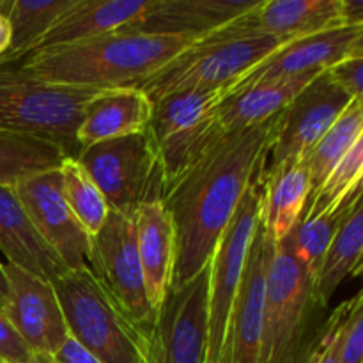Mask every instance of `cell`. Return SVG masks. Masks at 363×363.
<instances>
[{"label":"cell","instance_id":"cell-20","mask_svg":"<svg viewBox=\"0 0 363 363\" xmlns=\"http://www.w3.org/2000/svg\"><path fill=\"white\" fill-rule=\"evenodd\" d=\"M133 222L147 300L152 311H156L172 286L174 259H176L172 218L163 206L162 199H155L142 204L135 211Z\"/></svg>","mask_w":363,"mask_h":363},{"label":"cell","instance_id":"cell-32","mask_svg":"<svg viewBox=\"0 0 363 363\" xmlns=\"http://www.w3.org/2000/svg\"><path fill=\"white\" fill-rule=\"evenodd\" d=\"M38 354L28 347L0 308V363H34Z\"/></svg>","mask_w":363,"mask_h":363},{"label":"cell","instance_id":"cell-30","mask_svg":"<svg viewBox=\"0 0 363 363\" xmlns=\"http://www.w3.org/2000/svg\"><path fill=\"white\" fill-rule=\"evenodd\" d=\"M363 176V138L350 149L346 156L333 167L321 186L308 197L301 218L321 215L340 208L362 191Z\"/></svg>","mask_w":363,"mask_h":363},{"label":"cell","instance_id":"cell-11","mask_svg":"<svg viewBox=\"0 0 363 363\" xmlns=\"http://www.w3.org/2000/svg\"><path fill=\"white\" fill-rule=\"evenodd\" d=\"M13 188L34 229L66 269L89 268L92 236L64 199L59 169L32 174Z\"/></svg>","mask_w":363,"mask_h":363},{"label":"cell","instance_id":"cell-10","mask_svg":"<svg viewBox=\"0 0 363 363\" xmlns=\"http://www.w3.org/2000/svg\"><path fill=\"white\" fill-rule=\"evenodd\" d=\"M89 269L135 326L149 323L155 311L145 291L133 216L108 213L101 229L91 238Z\"/></svg>","mask_w":363,"mask_h":363},{"label":"cell","instance_id":"cell-4","mask_svg":"<svg viewBox=\"0 0 363 363\" xmlns=\"http://www.w3.org/2000/svg\"><path fill=\"white\" fill-rule=\"evenodd\" d=\"M286 39L257 34H236L227 27L211 32L142 82L151 101L188 89H227L230 92L245 74L286 45Z\"/></svg>","mask_w":363,"mask_h":363},{"label":"cell","instance_id":"cell-38","mask_svg":"<svg viewBox=\"0 0 363 363\" xmlns=\"http://www.w3.org/2000/svg\"><path fill=\"white\" fill-rule=\"evenodd\" d=\"M7 282H6V273H4V264L0 262V307H2L4 296H6Z\"/></svg>","mask_w":363,"mask_h":363},{"label":"cell","instance_id":"cell-33","mask_svg":"<svg viewBox=\"0 0 363 363\" xmlns=\"http://www.w3.org/2000/svg\"><path fill=\"white\" fill-rule=\"evenodd\" d=\"M326 74L342 89L346 94H350L353 99H362L363 96V53L351 55L340 62L333 64L330 69H326Z\"/></svg>","mask_w":363,"mask_h":363},{"label":"cell","instance_id":"cell-24","mask_svg":"<svg viewBox=\"0 0 363 363\" xmlns=\"http://www.w3.org/2000/svg\"><path fill=\"white\" fill-rule=\"evenodd\" d=\"M363 254V202L354 201L350 213L337 229L321 266L314 277V287L325 305L346 279L362 272Z\"/></svg>","mask_w":363,"mask_h":363},{"label":"cell","instance_id":"cell-3","mask_svg":"<svg viewBox=\"0 0 363 363\" xmlns=\"http://www.w3.org/2000/svg\"><path fill=\"white\" fill-rule=\"evenodd\" d=\"M96 92L45 84L21 67L0 66V133L52 142L77 158V128Z\"/></svg>","mask_w":363,"mask_h":363},{"label":"cell","instance_id":"cell-27","mask_svg":"<svg viewBox=\"0 0 363 363\" xmlns=\"http://www.w3.org/2000/svg\"><path fill=\"white\" fill-rule=\"evenodd\" d=\"M66 152L52 142L0 133V183L13 186L23 177L59 169Z\"/></svg>","mask_w":363,"mask_h":363},{"label":"cell","instance_id":"cell-7","mask_svg":"<svg viewBox=\"0 0 363 363\" xmlns=\"http://www.w3.org/2000/svg\"><path fill=\"white\" fill-rule=\"evenodd\" d=\"M209 264L183 286H170L138 328V363H206Z\"/></svg>","mask_w":363,"mask_h":363},{"label":"cell","instance_id":"cell-29","mask_svg":"<svg viewBox=\"0 0 363 363\" xmlns=\"http://www.w3.org/2000/svg\"><path fill=\"white\" fill-rule=\"evenodd\" d=\"M62 179V194L67 206L91 236H94L105 223L110 208L101 190L96 186L77 158L66 156L59 167Z\"/></svg>","mask_w":363,"mask_h":363},{"label":"cell","instance_id":"cell-8","mask_svg":"<svg viewBox=\"0 0 363 363\" xmlns=\"http://www.w3.org/2000/svg\"><path fill=\"white\" fill-rule=\"evenodd\" d=\"M227 96V89H188L152 101L147 133L158 156L163 186L225 133L215 110Z\"/></svg>","mask_w":363,"mask_h":363},{"label":"cell","instance_id":"cell-28","mask_svg":"<svg viewBox=\"0 0 363 363\" xmlns=\"http://www.w3.org/2000/svg\"><path fill=\"white\" fill-rule=\"evenodd\" d=\"M360 197L362 191L354 195L351 201H347L346 204L340 206V208L321 213V215L308 216V218H300L294 229L291 230L289 236H287L296 259L314 277L318 273L319 266H321L323 257H325L337 229L342 223V220L346 218L354 201H358Z\"/></svg>","mask_w":363,"mask_h":363},{"label":"cell","instance_id":"cell-36","mask_svg":"<svg viewBox=\"0 0 363 363\" xmlns=\"http://www.w3.org/2000/svg\"><path fill=\"white\" fill-rule=\"evenodd\" d=\"M339 13L342 27H363L362 0H340Z\"/></svg>","mask_w":363,"mask_h":363},{"label":"cell","instance_id":"cell-18","mask_svg":"<svg viewBox=\"0 0 363 363\" xmlns=\"http://www.w3.org/2000/svg\"><path fill=\"white\" fill-rule=\"evenodd\" d=\"M261 0H151L133 30L208 35L254 9Z\"/></svg>","mask_w":363,"mask_h":363},{"label":"cell","instance_id":"cell-16","mask_svg":"<svg viewBox=\"0 0 363 363\" xmlns=\"http://www.w3.org/2000/svg\"><path fill=\"white\" fill-rule=\"evenodd\" d=\"M339 4L340 0H261L254 9L225 27L236 34L272 35L294 41L342 27Z\"/></svg>","mask_w":363,"mask_h":363},{"label":"cell","instance_id":"cell-2","mask_svg":"<svg viewBox=\"0 0 363 363\" xmlns=\"http://www.w3.org/2000/svg\"><path fill=\"white\" fill-rule=\"evenodd\" d=\"M206 35L110 32L87 41L35 50L20 67L45 84L77 89L137 87Z\"/></svg>","mask_w":363,"mask_h":363},{"label":"cell","instance_id":"cell-34","mask_svg":"<svg viewBox=\"0 0 363 363\" xmlns=\"http://www.w3.org/2000/svg\"><path fill=\"white\" fill-rule=\"evenodd\" d=\"M347 312H350V301H344V303H340L330 314L328 330H326V335L323 339L321 347H319L318 354H315L312 363H339L340 339H342V330L347 318Z\"/></svg>","mask_w":363,"mask_h":363},{"label":"cell","instance_id":"cell-17","mask_svg":"<svg viewBox=\"0 0 363 363\" xmlns=\"http://www.w3.org/2000/svg\"><path fill=\"white\" fill-rule=\"evenodd\" d=\"M152 116V101L140 87H112L96 92L85 105L77 128L80 151L110 138L144 133Z\"/></svg>","mask_w":363,"mask_h":363},{"label":"cell","instance_id":"cell-14","mask_svg":"<svg viewBox=\"0 0 363 363\" xmlns=\"http://www.w3.org/2000/svg\"><path fill=\"white\" fill-rule=\"evenodd\" d=\"M7 291L2 312L35 354H48L60 346L67 326L52 282L18 266L4 264Z\"/></svg>","mask_w":363,"mask_h":363},{"label":"cell","instance_id":"cell-39","mask_svg":"<svg viewBox=\"0 0 363 363\" xmlns=\"http://www.w3.org/2000/svg\"><path fill=\"white\" fill-rule=\"evenodd\" d=\"M34 363H55V362H53V358L48 357V354H38V358H35Z\"/></svg>","mask_w":363,"mask_h":363},{"label":"cell","instance_id":"cell-9","mask_svg":"<svg viewBox=\"0 0 363 363\" xmlns=\"http://www.w3.org/2000/svg\"><path fill=\"white\" fill-rule=\"evenodd\" d=\"M262 209V174L241 199L229 225L216 243L209 262L208 351L206 363L222 362L230 307L243 277L248 250L255 236Z\"/></svg>","mask_w":363,"mask_h":363},{"label":"cell","instance_id":"cell-23","mask_svg":"<svg viewBox=\"0 0 363 363\" xmlns=\"http://www.w3.org/2000/svg\"><path fill=\"white\" fill-rule=\"evenodd\" d=\"M319 74L282 78L262 82L240 92L227 96L218 103L215 113L225 133L245 130L269 121L286 110V106Z\"/></svg>","mask_w":363,"mask_h":363},{"label":"cell","instance_id":"cell-37","mask_svg":"<svg viewBox=\"0 0 363 363\" xmlns=\"http://www.w3.org/2000/svg\"><path fill=\"white\" fill-rule=\"evenodd\" d=\"M11 39H13V30H11L9 18L0 13V57L9 50Z\"/></svg>","mask_w":363,"mask_h":363},{"label":"cell","instance_id":"cell-26","mask_svg":"<svg viewBox=\"0 0 363 363\" xmlns=\"http://www.w3.org/2000/svg\"><path fill=\"white\" fill-rule=\"evenodd\" d=\"M363 138V106L362 99H354L346 112L335 121L332 128L319 138L314 147L303 156L311 177V195L326 179L333 167L350 152V149Z\"/></svg>","mask_w":363,"mask_h":363},{"label":"cell","instance_id":"cell-25","mask_svg":"<svg viewBox=\"0 0 363 363\" xmlns=\"http://www.w3.org/2000/svg\"><path fill=\"white\" fill-rule=\"evenodd\" d=\"M73 4L74 0H4V14L11 21L13 39L9 50L0 57V66H14L30 55L48 28Z\"/></svg>","mask_w":363,"mask_h":363},{"label":"cell","instance_id":"cell-40","mask_svg":"<svg viewBox=\"0 0 363 363\" xmlns=\"http://www.w3.org/2000/svg\"><path fill=\"white\" fill-rule=\"evenodd\" d=\"M220 363H229V362H227V360H225V358H222V362H220Z\"/></svg>","mask_w":363,"mask_h":363},{"label":"cell","instance_id":"cell-19","mask_svg":"<svg viewBox=\"0 0 363 363\" xmlns=\"http://www.w3.org/2000/svg\"><path fill=\"white\" fill-rule=\"evenodd\" d=\"M151 0H74L48 28L35 50L87 41L131 28L142 20ZM34 50V52H35Z\"/></svg>","mask_w":363,"mask_h":363},{"label":"cell","instance_id":"cell-12","mask_svg":"<svg viewBox=\"0 0 363 363\" xmlns=\"http://www.w3.org/2000/svg\"><path fill=\"white\" fill-rule=\"evenodd\" d=\"M354 99L325 73L315 77L280 113L275 140L262 172L303 158Z\"/></svg>","mask_w":363,"mask_h":363},{"label":"cell","instance_id":"cell-35","mask_svg":"<svg viewBox=\"0 0 363 363\" xmlns=\"http://www.w3.org/2000/svg\"><path fill=\"white\" fill-rule=\"evenodd\" d=\"M52 358L55 363H101L87 347L74 340L69 333L60 342V346L53 351Z\"/></svg>","mask_w":363,"mask_h":363},{"label":"cell","instance_id":"cell-21","mask_svg":"<svg viewBox=\"0 0 363 363\" xmlns=\"http://www.w3.org/2000/svg\"><path fill=\"white\" fill-rule=\"evenodd\" d=\"M0 250L9 264L52 282L66 272L48 245L41 240L21 206L16 191L0 183Z\"/></svg>","mask_w":363,"mask_h":363},{"label":"cell","instance_id":"cell-31","mask_svg":"<svg viewBox=\"0 0 363 363\" xmlns=\"http://www.w3.org/2000/svg\"><path fill=\"white\" fill-rule=\"evenodd\" d=\"M363 360V294L350 300V312L340 339L339 363H362Z\"/></svg>","mask_w":363,"mask_h":363},{"label":"cell","instance_id":"cell-6","mask_svg":"<svg viewBox=\"0 0 363 363\" xmlns=\"http://www.w3.org/2000/svg\"><path fill=\"white\" fill-rule=\"evenodd\" d=\"M77 160L101 190L110 211L133 216L142 204L162 199V169L147 130L89 145Z\"/></svg>","mask_w":363,"mask_h":363},{"label":"cell","instance_id":"cell-13","mask_svg":"<svg viewBox=\"0 0 363 363\" xmlns=\"http://www.w3.org/2000/svg\"><path fill=\"white\" fill-rule=\"evenodd\" d=\"M277 243L259 222L243 277L230 307L222 358L229 363H257L268 291V268Z\"/></svg>","mask_w":363,"mask_h":363},{"label":"cell","instance_id":"cell-22","mask_svg":"<svg viewBox=\"0 0 363 363\" xmlns=\"http://www.w3.org/2000/svg\"><path fill=\"white\" fill-rule=\"evenodd\" d=\"M311 197L305 158L289 160L262 172L261 223L275 243L286 240L301 218Z\"/></svg>","mask_w":363,"mask_h":363},{"label":"cell","instance_id":"cell-1","mask_svg":"<svg viewBox=\"0 0 363 363\" xmlns=\"http://www.w3.org/2000/svg\"><path fill=\"white\" fill-rule=\"evenodd\" d=\"M280 113L266 123L220 135L163 186L162 202L176 236L172 286L186 284L211 262L241 199L264 170Z\"/></svg>","mask_w":363,"mask_h":363},{"label":"cell","instance_id":"cell-5","mask_svg":"<svg viewBox=\"0 0 363 363\" xmlns=\"http://www.w3.org/2000/svg\"><path fill=\"white\" fill-rule=\"evenodd\" d=\"M67 333L101 363H138V328L89 268L52 280Z\"/></svg>","mask_w":363,"mask_h":363},{"label":"cell","instance_id":"cell-15","mask_svg":"<svg viewBox=\"0 0 363 363\" xmlns=\"http://www.w3.org/2000/svg\"><path fill=\"white\" fill-rule=\"evenodd\" d=\"M363 53V27H335L286 43L248 71L229 96L262 82L321 74L333 64Z\"/></svg>","mask_w":363,"mask_h":363}]
</instances>
